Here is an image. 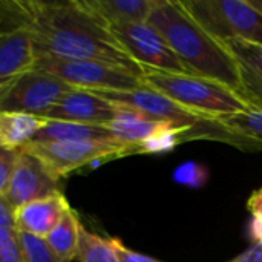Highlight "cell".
I'll list each match as a JSON object with an SVG mask.
<instances>
[{
  "instance_id": "1",
  "label": "cell",
  "mask_w": 262,
  "mask_h": 262,
  "mask_svg": "<svg viewBox=\"0 0 262 262\" xmlns=\"http://www.w3.org/2000/svg\"><path fill=\"white\" fill-rule=\"evenodd\" d=\"M26 5L37 58L97 60L144 75V68L89 0H26Z\"/></svg>"
},
{
  "instance_id": "2",
  "label": "cell",
  "mask_w": 262,
  "mask_h": 262,
  "mask_svg": "<svg viewBox=\"0 0 262 262\" xmlns=\"http://www.w3.org/2000/svg\"><path fill=\"white\" fill-rule=\"evenodd\" d=\"M149 23L189 74L220 81L241 95V74L232 51L190 14L184 2L155 0Z\"/></svg>"
},
{
  "instance_id": "3",
  "label": "cell",
  "mask_w": 262,
  "mask_h": 262,
  "mask_svg": "<svg viewBox=\"0 0 262 262\" xmlns=\"http://www.w3.org/2000/svg\"><path fill=\"white\" fill-rule=\"evenodd\" d=\"M91 92L117 104L134 107L138 112L150 118H155L158 121L169 123L177 129L186 130L190 134L193 141L195 140L216 141L246 152H262L261 143L235 134L227 126H224L220 120L196 114L149 86H143L132 91H91Z\"/></svg>"
},
{
  "instance_id": "4",
  "label": "cell",
  "mask_w": 262,
  "mask_h": 262,
  "mask_svg": "<svg viewBox=\"0 0 262 262\" xmlns=\"http://www.w3.org/2000/svg\"><path fill=\"white\" fill-rule=\"evenodd\" d=\"M146 86L172 98L178 104L212 118L252 111L250 104L232 88L198 75L144 68Z\"/></svg>"
},
{
  "instance_id": "5",
  "label": "cell",
  "mask_w": 262,
  "mask_h": 262,
  "mask_svg": "<svg viewBox=\"0 0 262 262\" xmlns=\"http://www.w3.org/2000/svg\"><path fill=\"white\" fill-rule=\"evenodd\" d=\"M184 5L221 41L243 40L262 46V11L250 0H184Z\"/></svg>"
},
{
  "instance_id": "6",
  "label": "cell",
  "mask_w": 262,
  "mask_h": 262,
  "mask_svg": "<svg viewBox=\"0 0 262 262\" xmlns=\"http://www.w3.org/2000/svg\"><path fill=\"white\" fill-rule=\"evenodd\" d=\"M34 69L52 74L68 84L84 91H132L146 86L141 75L97 60L38 57Z\"/></svg>"
},
{
  "instance_id": "7",
  "label": "cell",
  "mask_w": 262,
  "mask_h": 262,
  "mask_svg": "<svg viewBox=\"0 0 262 262\" xmlns=\"http://www.w3.org/2000/svg\"><path fill=\"white\" fill-rule=\"evenodd\" d=\"M21 150L41 160L57 177L64 178L86 166L140 154L138 146L120 140L71 141V143H29Z\"/></svg>"
},
{
  "instance_id": "8",
  "label": "cell",
  "mask_w": 262,
  "mask_h": 262,
  "mask_svg": "<svg viewBox=\"0 0 262 262\" xmlns=\"http://www.w3.org/2000/svg\"><path fill=\"white\" fill-rule=\"evenodd\" d=\"M74 89L77 88L52 74L31 69L0 88V112H23L45 118Z\"/></svg>"
},
{
  "instance_id": "9",
  "label": "cell",
  "mask_w": 262,
  "mask_h": 262,
  "mask_svg": "<svg viewBox=\"0 0 262 262\" xmlns=\"http://www.w3.org/2000/svg\"><path fill=\"white\" fill-rule=\"evenodd\" d=\"M112 29L126 51L143 68L189 74L164 37L149 21L134 25H114Z\"/></svg>"
},
{
  "instance_id": "10",
  "label": "cell",
  "mask_w": 262,
  "mask_h": 262,
  "mask_svg": "<svg viewBox=\"0 0 262 262\" xmlns=\"http://www.w3.org/2000/svg\"><path fill=\"white\" fill-rule=\"evenodd\" d=\"M58 192H61V178L57 177L41 160L21 150L17 169L6 190L0 193V198L17 210L28 203L48 198Z\"/></svg>"
},
{
  "instance_id": "11",
  "label": "cell",
  "mask_w": 262,
  "mask_h": 262,
  "mask_svg": "<svg viewBox=\"0 0 262 262\" xmlns=\"http://www.w3.org/2000/svg\"><path fill=\"white\" fill-rule=\"evenodd\" d=\"M118 114L120 104L109 101L91 91L74 89L48 112L45 120L109 126Z\"/></svg>"
},
{
  "instance_id": "12",
  "label": "cell",
  "mask_w": 262,
  "mask_h": 262,
  "mask_svg": "<svg viewBox=\"0 0 262 262\" xmlns=\"http://www.w3.org/2000/svg\"><path fill=\"white\" fill-rule=\"evenodd\" d=\"M37 54L29 25L0 32V88L34 69Z\"/></svg>"
},
{
  "instance_id": "13",
  "label": "cell",
  "mask_w": 262,
  "mask_h": 262,
  "mask_svg": "<svg viewBox=\"0 0 262 262\" xmlns=\"http://www.w3.org/2000/svg\"><path fill=\"white\" fill-rule=\"evenodd\" d=\"M69 207L63 192L28 203L15 210L17 229L40 238H48Z\"/></svg>"
},
{
  "instance_id": "14",
  "label": "cell",
  "mask_w": 262,
  "mask_h": 262,
  "mask_svg": "<svg viewBox=\"0 0 262 262\" xmlns=\"http://www.w3.org/2000/svg\"><path fill=\"white\" fill-rule=\"evenodd\" d=\"M232 51L241 74L243 98L252 111L262 112V46L243 40L224 41Z\"/></svg>"
},
{
  "instance_id": "15",
  "label": "cell",
  "mask_w": 262,
  "mask_h": 262,
  "mask_svg": "<svg viewBox=\"0 0 262 262\" xmlns=\"http://www.w3.org/2000/svg\"><path fill=\"white\" fill-rule=\"evenodd\" d=\"M117 140L107 126L81 124L72 121L45 120L32 143H71V141H101Z\"/></svg>"
},
{
  "instance_id": "16",
  "label": "cell",
  "mask_w": 262,
  "mask_h": 262,
  "mask_svg": "<svg viewBox=\"0 0 262 262\" xmlns=\"http://www.w3.org/2000/svg\"><path fill=\"white\" fill-rule=\"evenodd\" d=\"M45 118L23 112H0V147L21 149L32 143Z\"/></svg>"
},
{
  "instance_id": "17",
  "label": "cell",
  "mask_w": 262,
  "mask_h": 262,
  "mask_svg": "<svg viewBox=\"0 0 262 262\" xmlns=\"http://www.w3.org/2000/svg\"><path fill=\"white\" fill-rule=\"evenodd\" d=\"M91 6L109 25L147 23L155 0H89Z\"/></svg>"
},
{
  "instance_id": "18",
  "label": "cell",
  "mask_w": 262,
  "mask_h": 262,
  "mask_svg": "<svg viewBox=\"0 0 262 262\" xmlns=\"http://www.w3.org/2000/svg\"><path fill=\"white\" fill-rule=\"evenodd\" d=\"M81 227L83 226L77 213L74 212L72 207H69L61 221L58 223V226L46 238L49 246L54 249V252L63 262H72L77 258V247Z\"/></svg>"
},
{
  "instance_id": "19",
  "label": "cell",
  "mask_w": 262,
  "mask_h": 262,
  "mask_svg": "<svg viewBox=\"0 0 262 262\" xmlns=\"http://www.w3.org/2000/svg\"><path fill=\"white\" fill-rule=\"evenodd\" d=\"M75 259L80 262H120L115 238H103L81 227Z\"/></svg>"
},
{
  "instance_id": "20",
  "label": "cell",
  "mask_w": 262,
  "mask_h": 262,
  "mask_svg": "<svg viewBox=\"0 0 262 262\" xmlns=\"http://www.w3.org/2000/svg\"><path fill=\"white\" fill-rule=\"evenodd\" d=\"M218 120L235 134L246 138H252L262 144V112L246 111L241 114L221 117Z\"/></svg>"
},
{
  "instance_id": "21",
  "label": "cell",
  "mask_w": 262,
  "mask_h": 262,
  "mask_svg": "<svg viewBox=\"0 0 262 262\" xmlns=\"http://www.w3.org/2000/svg\"><path fill=\"white\" fill-rule=\"evenodd\" d=\"M18 236L26 262H63L49 246L46 238H40L20 230Z\"/></svg>"
},
{
  "instance_id": "22",
  "label": "cell",
  "mask_w": 262,
  "mask_h": 262,
  "mask_svg": "<svg viewBox=\"0 0 262 262\" xmlns=\"http://www.w3.org/2000/svg\"><path fill=\"white\" fill-rule=\"evenodd\" d=\"M0 262H26L17 224H0Z\"/></svg>"
},
{
  "instance_id": "23",
  "label": "cell",
  "mask_w": 262,
  "mask_h": 262,
  "mask_svg": "<svg viewBox=\"0 0 262 262\" xmlns=\"http://www.w3.org/2000/svg\"><path fill=\"white\" fill-rule=\"evenodd\" d=\"M20 149H5L0 147V193L6 190L17 164L20 161Z\"/></svg>"
},
{
  "instance_id": "24",
  "label": "cell",
  "mask_w": 262,
  "mask_h": 262,
  "mask_svg": "<svg viewBox=\"0 0 262 262\" xmlns=\"http://www.w3.org/2000/svg\"><path fill=\"white\" fill-rule=\"evenodd\" d=\"M247 209L253 216V233L256 241H262V187L255 190L249 201H247Z\"/></svg>"
},
{
  "instance_id": "25",
  "label": "cell",
  "mask_w": 262,
  "mask_h": 262,
  "mask_svg": "<svg viewBox=\"0 0 262 262\" xmlns=\"http://www.w3.org/2000/svg\"><path fill=\"white\" fill-rule=\"evenodd\" d=\"M115 247H117L120 262H160L154 259L152 256H147V255H143V253H138V252L127 249L120 239H115Z\"/></svg>"
},
{
  "instance_id": "26",
  "label": "cell",
  "mask_w": 262,
  "mask_h": 262,
  "mask_svg": "<svg viewBox=\"0 0 262 262\" xmlns=\"http://www.w3.org/2000/svg\"><path fill=\"white\" fill-rule=\"evenodd\" d=\"M227 262H262V241H256L253 246Z\"/></svg>"
},
{
  "instance_id": "27",
  "label": "cell",
  "mask_w": 262,
  "mask_h": 262,
  "mask_svg": "<svg viewBox=\"0 0 262 262\" xmlns=\"http://www.w3.org/2000/svg\"><path fill=\"white\" fill-rule=\"evenodd\" d=\"M250 3H252L255 8H258L259 11H262V0H250Z\"/></svg>"
}]
</instances>
